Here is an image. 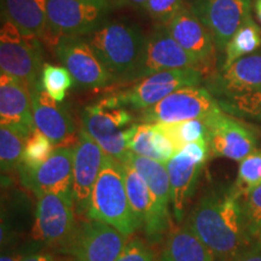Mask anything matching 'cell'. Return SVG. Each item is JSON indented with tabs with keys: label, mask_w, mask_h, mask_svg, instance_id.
I'll use <instances>...</instances> for the list:
<instances>
[{
	"label": "cell",
	"mask_w": 261,
	"mask_h": 261,
	"mask_svg": "<svg viewBox=\"0 0 261 261\" xmlns=\"http://www.w3.org/2000/svg\"><path fill=\"white\" fill-rule=\"evenodd\" d=\"M185 225L218 261H231L254 241L247 232L241 195L233 185L208 188L190 211Z\"/></svg>",
	"instance_id": "cell-1"
},
{
	"label": "cell",
	"mask_w": 261,
	"mask_h": 261,
	"mask_svg": "<svg viewBox=\"0 0 261 261\" xmlns=\"http://www.w3.org/2000/svg\"><path fill=\"white\" fill-rule=\"evenodd\" d=\"M84 38L114 80L130 81L146 42L139 25L127 21H104Z\"/></svg>",
	"instance_id": "cell-2"
},
{
	"label": "cell",
	"mask_w": 261,
	"mask_h": 261,
	"mask_svg": "<svg viewBox=\"0 0 261 261\" xmlns=\"http://www.w3.org/2000/svg\"><path fill=\"white\" fill-rule=\"evenodd\" d=\"M85 217L115 227L128 238L137 230L121 161L106 155Z\"/></svg>",
	"instance_id": "cell-3"
},
{
	"label": "cell",
	"mask_w": 261,
	"mask_h": 261,
	"mask_svg": "<svg viewBox=\"0 0 261 261\" xmlns=\"http://www.w3.org/2000/svg\"><path fill=\"white\" fill-rule=\"evenodd\" d=\"M81 123L83 129L96 140L106 155L125 161L137 122L129 110L120 106L114 94L85 107L81 112Z\"/></svg>",
	"instance_id": "cell-4"
},
{
	"label": "cell",
	"mask_w": 261,
	"mask_h": 261,
	"mask_svg": "<svg viewBox=\"0 0 261 261\" xmlns=\"http://www.w3.org/2000/svg\"><path fill=\"white\" fill-rule=\"evenodd\" d=\"M37 198L35 238L51 250L68 255L79 227L75 220L73 194L50 192Z\"/></svg>",
	"instance_id": "cell-5"
},
{
	"label": "cell",
	"mask_w": 261,
	"mask_h": 261,
	"mask_svg": "<svg viewBox=\"0 0 261 261\" xmlns=\"http://www.w3.org/2000/svg\"><path fill=\"white\" fill-rule=\"evenodd\" d=\"M42 61L41 40L22 32L11 22L3 19L0 29V69L17 77L31 89L40 79Z\"/></svg>",
	"instance_id": "cell-6"
},
{
	"label": "cell",
	"mask_w": 261,
	"mask_h": 261,
	"mask_svg": "<svg viewBox=\"0 0 261 261\" xmlns=\"http://www.w3.org/2000/svg\"><path fill=\"white\" fill-rule=\"evenodd\" d=\"M109 10V0H47V40L85 37L106 21Z\"/></svg>",
	"instance_id": "cell-7"
},
{
	"label": "cell",
	"mask_w": 261,
	"mask_h": 261,
	"mask_svg": "<svg viewBox=\"0 0 261 261\" xmlns=\"http://www.w3.org/2000/svg\"><path fill=\"white\" fill-rule=\"evenodd\" d=\"M203 73L197 68L165 70L143 77L129 89L115 93L120 106L143 112L161 102L169 94L187 86H200Z\"/></svg>",
	"instance_id": "cell-8"
},
{
	"label": "cell",
	"mask_w": 261,
	"mask_h": 261,
	"mask_svg": "<svg viewBox=\"0 0 261 261\" xmlns=\"http://www.w3.org/2000/svg\"><path fill=\"white\" fill-rule=\"evenodd\" d=\"M223 110L210 90L202 86H187L177 90L140 113L143 122L172 123L192 119H207Z\"/></svg>",
	"instance_id": "cell-9"
},
{
	"label": "cell",
	"mask_w": 261,
	"mask_h": 261,
	"mask_svg": "<svg viewBox=\"0 0 261 261\" xmlns=\"http://www.w3.org/2000/svg\"><path fill=\"white\" fill-rule=\"evenodd\" d=\"M55 52L75 83L83 89H102L114 81L112 74L84 37H63L55 42Z\"/></svg>",
	"instance_id": "cell-10"
},
{
	"label": "cell",
	"mask_w": 261,
	"mask_h": 261,
	"mask_svg": "<svg viewBox=\"0 0 261 261\" xmlns=\"http://www.w3.org/2000/svg\"><path fill=\"white\" fill-rule=\"evenodd\" d=\"M189 8L211 33L218 50L225 47L252 12V0H189Z\"/></svg>",
	"instance_id": "cell-11"
},
{
	"label": "cell",
	"mask_w": 261,
	"mask_h": 261,
	"mask_svg": "<svg viewBox=\"0 0 261 261\" xmlns=\"http://www.w3.org/2000/svg\"><path fill=\"white\" fill-rule=\"evenodd\" d=\"M126 190L136 220L137 230H142L150 244L162 242L169 227V218L158 210L152 192L143 175L128 161H123Z\"/></svg>",
	"instance_id": "cell-12"
},
{
	"label": "cell",
	"mask_w": 261,
	"mask_h": 261,
	"mask_svg": "<svg viewBox=\"0 0 261 261\" xmlns=\"http://www.w3.org/2000/svg\"><path fill=\"white\" fill-rule=\"evenodd\" d=\"M73 162L74 149L58 146L39 167H18L19 181L37 197L50 192L70 194L73 190Z\"/></svg>",
	"instance_id": "cell-13"
},
{
	"label": "cell",
	"mask_w": 261,
	"mask_h": 261,
	"mask_svg": "<svg viewBox=\"0 0 261 261\" xmlns=\"http://www.w3.org/2000/svg\"><path fill=\"white\" fill-rule=\"evenodd\" d=\"M127 243V237L115 227L98 220L80 221L68 255L70 261H115Z\"/></svg>",
	"instance_id": "cell-14"
},
{
	"label": "cell",
	"mask_w": 261,
	"mask_h": 261,
	"mask_svg": "<svg viewBox=\"0 0 261 261\" xmlns=\"http://www.w3.org/2000/svg\"><path fill=\"white\" fill-rule=\"evenodd\" d=\"M204 120L208 127L211 155L214 158L230 159L240 162L257 149L255 135L224 110Z\"/></svg>",
	"instance_id": "cell-15"
},
{
	"label": "cell",
	"mask_w": 261,
	"mask_h": 261,
	"mask_svg": "<svg viewBox=\"0 0 261 261\" xmlns=\"http://www.w3.org/2000/svg\"><path fill=\"white\" fill-rule=\"evenodd\" d=\"M182 68L201 69L197 62L173 39L168 29L160 25L146 37L142 60L130 81H138L160 71Z\"/></svg>",
	"instance_id": "cell-16"
},
{
	"label": "cell",
	"mask_w": 261,
	"mask_h": 261,
	"mask_svg": "<svg viewBox=\"0 0 261 261\" xmlns=\"http://www.w3.org/2000/svg\"><path fill=\"white\" fill-rule=\"evenodd\" d=\"M73 200L76 214L86 215L90 198L102 168L106 152L81 128L73 146Z\"/></svg>",
	"instance_id": "cell-17"
},
{
	"label": "cell",
	"mask_w": 261,
	"mask_h": 261,
	"mask_svg": "<svg viewBox=\"0 0 261 261\" xmlns=\"http://www.w3.org/2000/svg\"><path fill=\"white\" fill-rule=\"evenodd\" d=\"M29 90L35 128L44 133L57 148L71 143L75 125L67 108L42 89L40 81Z\"/></svg>",
	"instance_id": "cell-18"
},
{
	"label": "cell",
	"mask_w": 261,
	"mask_h": 261,
	"mask_svg": "<svg viewBox=\"0 0 261 261\" xmlns=\"http://www.w3.org/2000/svg\"><path fill=\"white\" fill-rule=\"evenodd\" d=\"M165 27L173 39L197 62L201 69L212 63L217 48L215 42L210 31L189 6L185 5Z\"/></svg>",
	"instance_id": "cell-19"
},
{
	"label": "cell",
	"mask_w": 261,
	"mask_h": 261,
	"mask_svg": "<svg viewBox=\"0 0 261 261\" xmlns=\"http://www.w3.org/2000/svg\"><path fill=\"white\" fill-rule=\"evenodd\" d=\"M0 123L28 137L34 130L31 90L17 77L0 74Z\"/></svg>",
	"instance_id": "cell-20"
},
{
	"label": "cell",
	"mask_w": 261,
	"mask_h": 261,
	"mask_svg": "<svg viewBox=\"0 0 261 261\" xmlns=\"http://www.w3.org/2000/svg\"><path fill=\"white\" fill-rule=\"evenodd\" d=\"M261 89V48L234 61L213 75L208 90L217 98L236 96Z\"/></svg>",
	"instance_id": "cell-21"
},
{
	"label": "cell",
	"mask_w": 261,
	"mask_h": 261,
	"mask_svg": "<svg viewBox=\"0 0 261 261\" xmlns=\"http://www.w3.org/2000/svg\"><path fill=\"white\" fill-rule=\"evenodd\" d=\"M166 167L171 182L172 215L177 223H181L187 214L188 205L195 195L204 165L179 151L166 163Z\"/></svg>",
	"instance_id": "cell-22"
},
{
	"label": "cell",
	"mask_w": 261,
	"mask_h": 261,
	"mask_svg": "<svg viewBox=\"0 0 261 261\" xmlns=\"http://www.w3.org/2000/svg\"><path fill=\"white\" fill-rule=\"evenodd\" d=\"M2 17L22 32L47 40V0H2Z\"/></svg>",
	"instance_id": "cell-23"
},
{
	"label": "cell",
	"mask_w": 261,
	"mask_h": 261,
	"mask_svg": "<svg viewBox=\"0 0 261 261\" xmlns=\"http://www.w3.org/2000/svg\"><path fill=\"white\" fill-rule=\"evenodd\" d=\"M159 261H218V259L184 224L166 237Z\"/></svg>",
	"instance_id": "cell-24"
},
{
	"label": "cell",
	"mask_w": 261,
	"mask_h": 261,
	"mask_svg": "<svg viewBox=\"0 0 261 261\" xmlns=\"http://www.w3.org/2000/svg\"><path fill=\"white\" fill-rule=\"evenodd\" d=\"M125 161H128L143 175L150 191L152 192L160 213L163 217L169 218L171 182H169V175L166 163L135 155L132 152L127 155Z\"/></svg>",
	"instance_id": "cell-25"
},
{
	"label": "cell",
	"mask_w": 261,
	"mask_h": 261,
	"mask_svg": "<svg viewBox=\"0 0 261 261\" xmlns=\"http://www.w3.org/2000/svg\"><path fill=\"white\" fill-rule=\"evenodd\" d=\"M261 48V28L252 14L244 19L225 47V61L221 68H227L234 61Z\"/></svg>",
	"instance_id": "cell-26"
},
{
	"label": "cell",
	"mask_w": 261,
	"mask_h": 261,
	"mask_svg": "<svg viewBox=\"0 0 261 261\" xmlns=\"http://www.w3.org/2000/svg\"><path fill=\"white\" fill-rule=\"evenodd\" d=\"M27 138L23 133L12 127L0 126V168L3 175L18 169Z\"/></svg>",
	"instance_id": "cell-27"
},
{
	"label": "cell",
	"mask_w": 261,
	"mask_h": 261,
	"mask_svg": "<svg viewBox=\"0 0 261 261\" xmlns=\"http://www.w3.org/2000/svg\"><path fill=\"white\" fill-rule=\"evenodd\" d=\"M158 125L172 140L177 151H180L189 143L200 139H208V127L204 119H192L180 122L158 123Z\"/></svg>",
	"instance_id": "cell-28"
},
{
	"label": "cell",
	"mask_w": 261,
	"mask_h": 261,
	"mask_svg": "<svg viewBox=\"0 0 261 261\" xmlns=\"http://www.w3.org/2000/svg\"><path fill=\"white\" fill-rule=\"evenodd\" d=\"M218 102L228 115L261 122V89L236 96L218 98Z\"/></svg>",
	"instance_id": "cell-29"
},
{
	"label": "cell",
	"mask_w": 261,
	"mask_h": 261,
	"mask_svg": "<svg viewBox=\"0 0 261 261\" xmlns=\"http://www.w3.org/2000/svg\"><path fill=\"white\" fill-rule=\"evenodd\" d=\"M40 85L57 102H63L67 91L73 86L74 79L65 67L44 63L40 74Z\"/></svg>",
	"instance_id": "cell-30"
},
{
	"label": "cell",
	"mask_w": 261,
	"mask_h": 261,
	"mask_svg": "<svg viewBox=\"0 0 261 261\" xmlns=\"http://www.w3.org/2000/svg\"><path fill=\"white\" fill-rule=\"evenodd\" d=\"M54 150V143L38 128H34L25 140L23 156L19 167L29 169L39 167L50 158Z\"/></svg>",
	"instance_id": "cell-31"
},
{
	"label": "cell",
	"mask_w": 261,
	"mask_h": 261,
	"mask_svg": "<svg viewBox=\"0 0 261 261\" xmlns=\"http://www.w3.org/2000/svg\"><path fill=\"white\" fill-rule=\"evenodd\" d=\"M259 185H261V149H255L240 161L234 187L240 195H244Z\"/></svg>",
	"instance_id": "cell-32"
},
{
	"label": "cell",
	"mask_w": 261,
	"mask_h": 261,
	"mask_svg": "<svg viewBox=\"0 0 261 261\" xmlns=\"http://www.w3.org/2000/svg\"><path fill=\"white\" fill-rule=\"evenodd\" d=\"M247 232L250 240L257 241L261 234V185L241 195Z\"/></svg>",
	"instance_id": "cell-33"
},
{
	"label": "cell",
	"mask_w": 261,
	"mask_h": 261,
	"mask_svg": "<svg viewBox=\"0 0 261 261\" xmlns=\"http://www.w3.org/2000/svg\"><path fill=\"white\" fill-rule=\"evenodd\" d=\"M152 136H154V123H137L135 132H133L128 143L129 152L159 161V156L156 154Z\"/></svg>",
	"instance_id": "cell-34"
},
{
	"label": "cell",
	"mask_w": 261,
	"mask_h": 261,
	"mask_svg": "<svg viewBox=\"0 0 261 261\" xmlns=\"http://www.w3.org/2000/svg\"><path fill=\"white\" fill-rule=\"evenodd\" d=\"M184 6V0H148L144 11L156 23L167 25Z\"/></svg>",
	"instance_id": "cell-35"
},
{
	"label": "cell",
	"mask_w": 261,
	"mask_h": 261,
	"mask_svg": "<svg viewBox=\"0 0 261 261\" xmlns=\"http://www.w3.org/2000/svg\"><path fill=\"white\" fill-rule=\"evenodd\" d=\"M115 261H158L149 244L140 238H133L126 243L125 248Z\"/></svg>",
	"instance_id": "cell-36"
},
{
	"label": "cell",
	"mask_w": 261,
	"mask_h": 261,
	"mask_svg": "<svg viewBox=\"0 0 261 261\" xmlns=\"http://www.w3.org/2000/svg\"><path fill=\"white\" fill-rule=\"evenodd\" d=\"M180 151L187 154L188 156H190V158L192 160H195L196 162H200L205 165V162H207V160L211 155L210 143H208V139L196 140V142L189 143V144L185 145Z\"/></svg>",
	"instance_id": "cell-37"
},
{
	"label": "cell",
	"mask_w": 261,
	"mask_h": 261,
	"mask_svg": "<svg viewBox=\"0 0 261 261\" xmlns=\"http://www.w3.org/2000/svg\"><path fill=\"white\" fill-rule=\"evenodd\" d=\"M39 250H40V246H39L38 242L24 244L22 247H14L11 250L3 249L0 261H23L25 257L33 253L39 252Z\"/></svg>",
	"instance_id": "cell-38"
},
{
	"label": "cell",
	"mask_w": 261,
	"mask_h": 261,
	"mask_svg": "<svg viewBox=\"0 0 261 261\" xmlns=\"http://www.w3.org/2000/svg\"><path fill=\"white\" fill-rule=\"evenodd\" d=\"M231 261H261V243L259 241L250 243L237 253Z\"/></svg>",
	"instance_id": "cell-39"
},
{
	"label": "cell",
	"mask_w": 261,
	"mask_h": 261,
	"mask_svg": "<svg viewBox=\"0 0 261 261\" xmlns=\"http://www.w3.org/2000/svg\"><path fill=\"white\" fill-rule=\"evenodd\" d=\"M23 261H57L56 257L48 252H39L33 253L31 255L25 257Z\"/></svg>",
	"instance_id": "cell-40"
},
{
	"label": "cell",
	"mask_w": 261,
	"mask_h": 261,
	"mask_svg": "<svg viewBox=\"0 0 261 261\" xmlns=\"http://www.w3.org/2000/svg\"><path fill=\"white\" fill-rule=\"evenodd\" d=\"M119 4L130 6V8H135L137 10H143L144 11V6L148 0H117Z\"/></svg>",
	"instance_id": "cell-41"
},
{
	"label": "cell",
	"mask_w": 261,
	"mask_h": 261,
	"mask_svg": "<svg viewBox=\"0 0 261 261\" xmlns=\"http://www.w3.org/2000/svg\"><path fill=\"white\" fill-rule=\"evenodd\" d=\"M253 9L254 12H255L257 21H259V23L261 24V0H255V2H254Z\"/></svg>",
	"instance_id": "cell-42"
},
{
	"label": "cell",
	"mask_w": 261,
	"mask_h": 261,
	"mask_svg": "<svg viewBox=\"0 0 261 261\" xmlns=\"http://www.w3.org/2000/svg\"><path fill=\"white\" fill-rule=\"evenodd\" d=\"M257 241H259V242L261 243V234H260V237H259V238H257Z\"/></svg>",
	"instance_id": "cell-43"
}]
</instances>
